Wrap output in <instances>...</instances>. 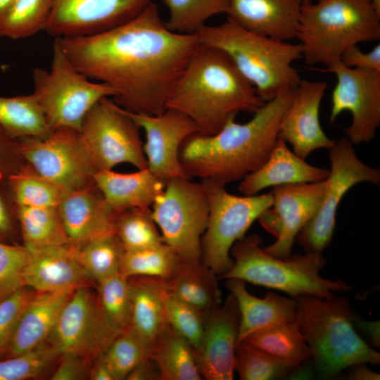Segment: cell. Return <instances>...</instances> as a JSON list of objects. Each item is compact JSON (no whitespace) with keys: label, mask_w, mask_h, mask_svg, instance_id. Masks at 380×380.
Listing matches in <instances>:
<instances>
[{"label":"cell","mask_w":380,"mask_h":380,"mask_svg":"<svg viewBox=\"0 0 380 380\" xmlns=\"http://www.w3.org/2000/svg\"><path fill=\"white\" fill-rule=\"evenodd\" d=\"M303 3H310L312 1V0H303Z\"/></svg>","instance_id":"cell-57"},{"label":"cell","mask_w":380,"mask_h":380,"mask_svg":"<svg viewBox=\"0 0 380 380\" xmlns=\"http://www.w3.org/2000/svg\"><path fill=\"white\" fill-rule=\"evenodd\" d=\"M152 0H53L43 31L54 38L92 35L137 16Z\"/></svg>","instance_id":"cell-17"},{"label":"cell","mask_w":380,"mask_h":380,"mask_svg":"<svg viewBox=\"0 0 380 380\" xmlns=\"http://www.w3.org/2000/svg\"><path fill=\"white\" fill-rule=\"evenodd\" d=\"M140 129L125 109L108 97L89 110L80 132L98 171L120 163L140 170L147 167Z\"/></svg>","instance_id":"cell-11"},{"label":"cell","mask_w":380,"mask_h":380,"mask_svg":"<svg viewBox=\"0 0 380 380\" xmlns=\"http://www.w3.org/2000/svg\"><path fill=\"white\" fill-rule=\"evenodd\" d=\"M149 357L160 371V380L203 379L194 350L169 325L152 344Z\"/></svg>","instance_id":"cell-31"},{"label":"cell","mask_w":380,"mask_h":380,"mask_svg":"<svg viewBox=\"0 0 380 380\" xmlns=\"http://www.w3.org/2000/svg\"><path fill=\"white\" fill-rule=\"evenodd\" d=\"M241 342L292 369L311 360L310 348L296 320L257 331Z\"/></svg>","instance_id":"cell-30"},{"label":"cell","mask_w":380,"mask_h":380,"mask_svg":"<svg viewBox=\"0 0 380 380\" xmlns=\"http://www.w3.org/2000/svg\"><path fill=\"white\" fill-rule=\"evenodd\" d=\"M0 125L18 139L44 138L51 131L33 93L0 96Z\"/></svg>","instance_id":"cell-32"},{"label":"cell","mask_w":380,"mask_h":380,"mask_svg":"<svg viewBox=\"0 0 380 380\" xmlns=\"http://www.w3.org/2000/svg\"><path fill=\"white\" fill-rule=\"evenodd\" d=\"M329 174V170L308 164L278 138L265 162L241 180L239 191L246 196L256 195L269 186L324 181Z\"/></svg>","instance_id":"cell-24"},{"label":"cell","mask_w":380,"mask_h":380,"mask_svg":"<svg viewBox=\"0 0 380 380\" xmlns=\"http://www.w3.org/2000/svg\"><path fill=\"white\" fill-rule=\"evenodd\" d=\"M376 13L380 17V0H368Z\"/></svg>","instance_id":"cell-56"},{"label":"cell","mask_w":380,"mask_h":380,"mask_svg":"<svg viewBox=\"0 0 380 380\" xmlns=\"http://www.w3.org/2000/svg\"><path fill=\"white\" fill-rule=\"evenodd\" d=\"M132 307L129 329L151 346L167 327L163 292L165 281L150 277L128 278Z\"/></svg>","instance_id":"cell-29"},{"label":"cell","mask_w":380,"mask_h":380,"mask_svg":"<svg viewBox=\"0 0 380 380\" xmlns=\"http://www.w3.org/2000/svg\"><path fill=\"white\" fill-rule=\"evenodd\" d=\"M150 352L151 346L128 329L117 336L103 354V357L115 380H122L149 357Z\"/></svg>","instance_id":"cell-41"},{"label":"cell","mask_w":380,"mask_h":380,"mask_svg":"<svg viewBox=\"0 0 380 380\" xmlns=\"http://www.w3.org/2000/svg\"><path fill=\"white\" fill-rule=\"evenodd\" d=\"M14 0H0V18L3 16Z\"/></svg>","instance_id":"cell-55"},{"label":"cell","mask_w":380,"mask_h":380,"mask_svg":"<svg viewBox=\"0 0 380 380\" xmlns=\"http://www.w3.org/2000/svg\"><path fill=\"white\" fill-rule=\"evenodd\" d=\"M226 280V287L234 296L240 312L238 344L257 331L296 320V298L281 296L273 291L258 298L248 291L243 280Z\"/></svg>","instance_id":"cell-25"},{"label":"cell","mask_w":380,"mask_h":380,"mask_svg":"<svg viewBox=\"0 0 380 380\" xmlns=\"http://www.w3.org/2000/svg\"><path fill=\"white\" fill-rule=\"evenodd\" d=\"M303 3L296 38L308 65L329 66L359 43L380 39V17L368 0Z\"/></svg>","instance_id":"cell-7"},{"label":"cell","mask_w":380,"mask_h":380,"mask_svg":"<svg viewBox=\"0 0 380 380\" xmlns=\"http://www.w3.org/2000/svg\"><path fill=\"white\" fill-rule=\"evenodd\" d=\"M17 216L27 248L71 245L58 206L17 207Z\"/></svg>","instance_id":"cell-33"},{"label":"cell","mask_w":380,"mask_h":380,"mask_svg":"<svg viewBox=\"0 0 380 380\" xmlns=\"http://www.w3.org/2000/svg\"><path fill=\"white\" fill-rule=\"evenodd\" d=\"M163 298L168 325L195 352L199 348L203 339V314L172 296L165 289Z\"/></svg>","instance_id":"cell-42"},{"label":"cell","mask_w":380,"mask_h":380,"mask_svg":"<svg viewBox=\"0 0 380 380\" xmlns=\"http://www.w3.org/2000/svg\"><path fill=\"white\" fill-rule=\"evenodd\" d=\"M340 60L350 68L380 71V44L368 52L362 51L357 45L350 46L341 54Z\"/></svg>","instance_id":"cell-48"},{"label":"cell","mask_w":380,"mask_h":380,"mask_svg":"<svg viewBox=\"0 0 380 380\" xmlns=\"http://www.w3.org/2000/svg\"><path fill=\"white\" fill-rule=\"evenodd\" d=\"M33 94L51 130L69 127L80 132L82 121L100 100L114 96L107 84L92 82L70 62L57 39L52 47L50 70L35 68L32 74Z\"/></svg>","instance_id":"cell-8"},{"label":"cell","mask_w":380,"mask_h":380,"mask_svg":"<svg viewBox=\"0 0 380 380\" xmlns=\"http://www.w3.org/2000/svg\"><path fill=\"white\" fill-rule=\"evenodd\" d=\"M7 183L17 207L58 206L66 195L58 186L28 163L11 175Z\"/></svg>","instance_id":"cell-35"},{"label":"cell","mask_w":380,"mask_h":380,"mask_svg":"<svg viewBox=\"0 0 380 380\" xmlns=\"http://www.w3.org/2000/svg\"><path fill=\"white\" fill-rule=\"evenodd\" d=\"M17 210V205L10 207L0 193V241L13 235V210Z\"/></svg>","instance_id":"cell-51"},{"label":"cell","mask_w":380,"mask_h":380,"mask_svg":"<svg viewBox=\"0 0 380 380\" xmlns=\"http://www.w3.org/2000/svg\"><path fill=\"white\" fill-rule=\"evenodd\" d=\"M356 330L367 338L369 344L375 348L380 347V322L362 320L359 317L354 321Z\"/></svg>","instance_id":"cell-52"},{"label":"cell","mask_w":380,"mask_h":380,"mask_svg":"<svg viewBox=\"0 0 380 380\" xmlns=\"http://www.w3.org/2000/svg\"><path fill=\"white\" fill-rule=\"evenodd\" d=\"M296 299V321L319 379H334L359 363L379 365L380 353L360 337L354 326L358 315L346 297L303 294Z\"/></svg>","instance_id":"cell-4"},{"label":"cell","mask_w":380,"mask_h":380,"mask_svg":"<svg viewBox=\"0 0 380 380\" xmlns=\"http://www.w3.org/2000/svg\"><path fill=\"white\" fill-rule=\"evenodd\" d=\"M201 183L209 207L208 226L201 239V259L220 279L233 265L232 246L272 205L273 196L272 192L236 196L213 180L201 179Z\"/></svg>","instance_id":"cell-9"},{"label":"cell","mask_w":380,"mask_h":380,"mask_svg":"<svg viewBox=\"0 0 380 380\" xmlns=\"http://www.w3.org/2000/svg\"><path fill=\"white\" fill-rule=\"evenodd\" d=\"M296 89L266 101L246 123L232 118L213 135L196 132L189 136L179 153L187 175L226 186L259 168L277 141L281 120Z\"/></svg>","instance_id":"cell-2"},{"label":"cell","mask_w":380,"mask_h":380,"mask_svg":"<svg viewBox=\"0 0 380 380\" xmlns=\"http://www.w3.org/2000/svg\"><path fill=\"white\" fill-rule=\"evenodd\" d=\"M327 88L325 81L300 80L279 124L278 138L291 144L303 159L317 149L329 150L336 142L326 135L319 118Z\"/></svg>","instance_id":"cell-20"},{"label":"cell","mask_w":380,"mask_h":380,"mask_svg":"<svg viewBox=\"0 0 380 380\" xmlns=\"http://www.w3.org/2000/svg\"><path fill=\"white\" fill-rule=\"evenodd\" d=\"M97 296L102 311L119 332L130 327L132 307L128 278L122 273L97 282Z\"/></svg>","instance_id":"cell-40"},{"label":"cell","mask_w":380,"mask_h":380,"mask_svg":"<svg viewBox=\"0 0 380 380\" xmlns=\"http://www.w3.org/2000/svg\"><path fill=\"white\" fill-rule=\"evenodd\" d=\"M115 233L125 251H137L163 242L151 208L129 209L115 215Z\"/></svg>","instance_id":"cell-38"},{"label":"cell","mask_w":380,"mask_h":380,"mask_svg":"<svg viewBox=\"0 0 380 380\" xmlns=\"http://www.w3.org/2000/svg\"><path fill=\"white\" fill-rule=\"evenodd\" d=\"M325 180L274 186L272 205L258 218L261 226L276 237L274 243L262 248L267 253L279 258L292 254L296 236L320 207Z\"/></svg>","instance_id":"cell-16"},{"label":"cell","mask_w":380,"mask_h":380,"mask_svg":"<svg viewBox=\"0 0 380 380\" xmlns=\"http://www.w3.org/2000/svg\"><path fill=\"white\" fill-rule=\"evenodd\" d=\"M191 179L169 180L151 208L163 242L184 260L201 258V239L209 215L203 185Z\"/></svg>","instance_id":"cell-10"},{"label":"cell","mask_w":380,"mask_h":380,"mask_svg":"<svg viewBox=\"0 0 380 380\" xmlns=\"http://www.w3.org/2000/svg\"><path fill=\"white\" fill-rule=\"evenodd\" d=\"M29 251L23 246L0 241V300L24 286L23 272Z\"/></svg>","instance_id":"cell-45"},{"label":"cell","mask_w":380,"mask_h":380,"mask_svg":"<svg viewBox=\"0 0 380 380\" xmlns=\"http://www.w3.org/2000/svg\"><path fill=\"white\" fill-rule=\"evenodd\" d=\"M58 356L46 342L28 352L0 360V380H25L36 378L45 372Z\"/></svg>","instance_id":"cell-44"},{"label":"cell","mask_w":380,"mask_h":380,"mask_svg":"<svg viewBox=\"0 0 380 380\" xmlns=\"http://www.w3.org/2000/svg\"><path fill=\"white\" fill-rule=\"evenodd\" d=\"M127 112L146 134L143 148L148 170L165 184L174 178L191 179L179 153L183 141L199 132L196 125L186 115L170 108L156 115Z\"/></svg>","instance_id":"cell-18"},{"label":"cell","mask_w":380,"mask_h":380,"mask_svg":"<svg viewBox=\"0 0 380 380\" xmlns=\"http://www.w3.org/2000/svg\"><path fill=\"white\" fill-rule=\"evenodd\" d=\"M61 360L52 375V380H80L88 376L87 361L82 357L72 353L61 355Z\"/></svg>","instance_id":"cell-49"},{"label":"cell","mask_w":380,"mask_h":380,"mask_svg":"<svg viewBox=\"0 0 380 380\" xmlns=\"http://www.w3.org/2000/svg\"><path fill=\"white\" fill-rule=\"evenodd\" d=\"M347 375L349 380H379V373L371 370L365 365V363H359L350 367Z\"/></svg>","instance_id":"cell-54"},{"label":"cell","mask_w":380,"mask_h":380,"mask_svg":"<svg viewBox=\"0 0 380 380\" xmlns=\"http://www.w3.org/2000/svg\"><path fill=\"white\" fill-rule=\"evenodd\" d=\"M54 39L79 72L114 90L117 104L152 115L166 110L175 82L199 44L196 34L170 30L153 1L109 30Z\"/></svg>","instance_id":"cell-1"},{"label":"cell","mask_w":380,"mask_h":380,"mask_svg":"<svg viewBox=\"0 0 380 380\" xmlns=\"http://www.w3.org/2000/svg\"><path fill=\"white\" fill-rule=\"evenodd\" d=\"M27 163L20 139L9 134L0 125V183L6 182Z\"/></svg>","instance_id":"cell-47"},{"label":"cell","mask_w":380,"mask_h":380,"mask_svg":"<svg viewBox=\"0 0 380 380\" xmlns=\"http://www.w3.org/2000/svg\"><path fill=\"white\" fill-rule=\"evenodd\" d=\"M120 334L105 317L97 294L86 285L73 291L48 342L58 355L76 354L87 362L103 354Z\"/></svg>","instance_id":"cell-14"},{"label":"cell","mask_w":380,"mask_h":380,"mask_svg":"<svg viewBox=\"0 0 380 380\" xmlns=\"http://www.w3.org/2000/svg\"><path fill=\"white\" fill-rule=\"evenodd\" d=\"M303 0H228L227 17L253 32L281 41L296 38Z\"/></svg>","instance_id":"cell-23"},{"label":"cell","mask_w":380,"mask_h":380,"mask_svg":"<svg viewBox=\"0 0 380 380\" xmlns=\"http://www.w3.org/2000/svg\"><path fill=\"white\" fill-rule=\"evenodd\" d=\"M164 281L170 295L203 314L222 303L218 277L201 258L183 259L174 274Z\"/></svg>","instance_id":"cell-28"},{"label":"cell","mask_w":380,"mask_h":380,"mask_svg":"<svg viewBox=\"0 0 380 380\" xmlns=\"http://www.w3.org/2000/svg\"><path fill=\"white\" fill-rule=\"evenodd\" d=\"M293 369L244 342L235 353V371L241 380H272L288 376Z\"/></svg>","instance_id":"cell-43"},{"label":"cell","mask_w":380,"mask_h":380,"mask_svg":"<svg viewBox=\"0 0 380 380\" xmlns=\"http://www.w3.org/2000/svg\"><path fill=\"white\" fill-rule=\"evenodd\" d=\"M24 286L37 293L75 289L90 280L77 261L71 245L27 248Z\"/></svg>","instance_id":"cell-22"},{"label":"cell","mask_w":380,"mask_h":380,"mask_svg":"<svg viewBox=\"0 0 380 380\" xmlns=\"http://www.w3.org/2000/svg\"><path fill=\"white\" fill-rule=\"evenodd\" d=\"M74 251L89 279L96 283L120 272L125 252L115 232L94 238Z\"/></svg>","instance_id":"cell-34"},{"label":"cell","mask_w":380,"mask_h":380,"mask_svg":"<svg viewBox=\"0 0 380 380\" xmlns=\"http://www.w3.org/2000/svg\"><path fill=\"white\" fill-rule=\"evenodd\" d=\"M34 294L23 286L0 300V358L5 356L19 319Z\"/></svg>","instance_id":"cell-46"},{"label":"cell","mask_w":380,"mask_h":380,"mask_svg":"<svg viewBox=\"0 0 380 380\" xmlns=\"http://www.w3.org/2000/svg\"><path fill=\"white\" fill-rule=\"evenodd\" d=\"M331 169L325 180V191L315 217L296 236L305 252H322L331 243L338 205L349 189L360 182L380 184V170L370 167L357 156L353 143L342 138L329 149Z\"/></svg>","instance_id":"cell-12"},{"label":"cell","mask_w":380,"mask_h":380,"mask_svg":"<svg viewBox=\"0 0 380 380\" xmlns=\"http://www.w3.org/2000/svg\"><path fill=\"white\" fill-rule=\"evenodd\" d=\"M52 4L53 0H14L0 18V37L19 39L43 31Z\"/></svg>","instance_id":"cell-36"},{"label":"cell","mask_w":380,"mask_h":380,"mask_svg":"<svg viewBox=\"0 0 380 380\" xmlns=\"http://www.w3.org/2000/svg\"><path fill=\"white\" fill-rule=\"evenodd\" d=\"M265 103L224 52L199 43L175 82L166 109L186 115L199 133L213 135L239 112L253 114Z\"/></svg>","instance_id":"cell-3"},{"label":"cell","mask_w":380,"mask_h":380,"mask_svg":"<svg viewBox=\"0 0 380 380\" xmlns=\"http://www.w3.org/2000/svg\"><path fill=\"white\" fill-rule=\"evenodd\" d=\"M95 184L115 213L137 208H151L165 184L148 167L132 173L101 170L94 175Z\"/></svg>","instance_id":"cell-27"},{"label":"cell","mask_w":380,"mask_h":380,"mask_svg":"<svg viewBox=\"0 0 380 380\" xmlns=\"http://www.w3.org/2000/svg\"><path fill=\"white\" fill-rule=\"evenodd\" d=\"M168 8L167 28L180 34H195L211 17L227 13L228 0H160Z\"/></svg>","instance_id":"cell-39"},{"label":"cell","mask_w":380,"mask_h":380,"mask_svg":"<svg viewBox=\"0 0 380 380\" xmlns=\"http://www.w3.org/2000/svg\"><path fill=\"white\" fill-rule=\"evenodd\" d=\"M203 335L194 352L203 379L232 380L235 353L240 328V312L234 296L229 293L215 309L203 314Z\"/></svg>","instance_id":"cell-19"},{"label":"cell","mask_w":380,"mask_h":380,"mask_svg":"<svg viewBox=\"0 0 380 380\" xmlns=\"http://www.w3.org/2000/svg\"><path fill=\"white\" fill-rule=\"evenodd\" d=\"M20 139L26 162L66 194L95 184L98 170L79 131L59 127L44 138Z\"/></svg>","instance_id":"cell-13"},{"label":"cell","mask_w":380,"mask_h":380,"mask_svg":"<svg viewBox=\"0 0 380 380\" xmlns=\"http://www.w3.org/2000/svg\"><path fill=\"white\" fill-rule=\"evenodd\" d=\"M313 69L336 77L329 121L349 111L352 122L345 129L348 139L355 145L372 140L380 125V71L350 68L340 59L325 68Z\"/></svg>","instance_id":"cell-15"},{"label":"cell","mask_w":380,"mask_h":380,"mask_svg":"<svg viewBox=\"0 0 380 380\" xmlns=\"http://www.w3.org/2000/svg\"><path fill=\"white\" fill-rule=\"evenodd\" d=\"M126 379L160 380V374L156 364L149 357L132 369Z\"/></svg>","instance_id":"cell-50"},{"label":"cell","mask_w":380,"mask_h":380,"mask_svg":"<svg viewBox=\"0 0 380 380\" xmlns=\"http://www.w3.org/2000/svg\"><path fill=\"white\" fill-rule=\"evenodd\" d=\"M88 377L91 380H115L103 360V354L95 359V363L88 372Z\"/></svg>","instance_id":"cell-53"},{"label":"cell","mask_w":380,"mask_h":380,"mask_svg":"<svg viewBox=\"0 0 380 380\" xmlns=\"http://www.w3.org/2000/svg\"><path fill=\"white\" fill-rule=\"evenodd\" d=\"M196 34L200 44L224 52L265 102L295 89L301 80L293 66L302 58L300 43L253 32L228 17L223 23L205 25Z\"/></svg>","instance_id":"cell-5"},{"label":"cell","mask_w":380,"mask_h":380,"mask_svg":"<svg viewBox=\"0 0 380 380\" xmlns=\"http://www.w3.org/2000/svg\"><path fill=\"white\" fill-rule=\"evenodd\" d=\"M74 290L34 294L19 319L4 357L28 352L47 342Z\"/></svg>","instance_id":"cell-26"},{"label":"cell","mask_w":380,"mask_h":380,"mask_svg":"<svg viewBox=\"0 0 380 380\" xmlns=\"http://www.w3.org/2000/svg\"><path fill=\"white\" fill-rule=\"evenodd\" d=\"M58 207L65 231L74 248L97 236L115 232L116 214L95 184L67 194Z\"/></svg>","instance_id":"cell-21"},{"label":"cell","mask_w":380,"mask_h":380,"mask_svg":"<svg viewBox=\"0 0 380 380\" xmlns=\"http://www.w3.org/2000/svg\"><path fill=\"white\" fill-rule=\"evenodd\" d=\"M262 241L257 234L245 235L236 241L230 251L233 265L220 279H241L285 292L293 298L303 294L329 298L352 289L341 279L330 280L320 276L327 263L322 252L279 258L267 253L260 246Z\"/></svg>","instance_id":"cell-6"},{"label":"cell","mask_w":380,"mask_h":380,"mask_svg":"<svg viewBox=\"0 0 380 380\" xmlns=\"http://www.w3.org/2000/svg\"><path fill=\"white\" fill-rule=\"evenodd\" d=\"M182 260L172 248L163 243L144 250L125 251L120 273L127 278L150 277L165 281L174 274Z\"/></svg>","instance_id":"cell-37"}]
</instances>
